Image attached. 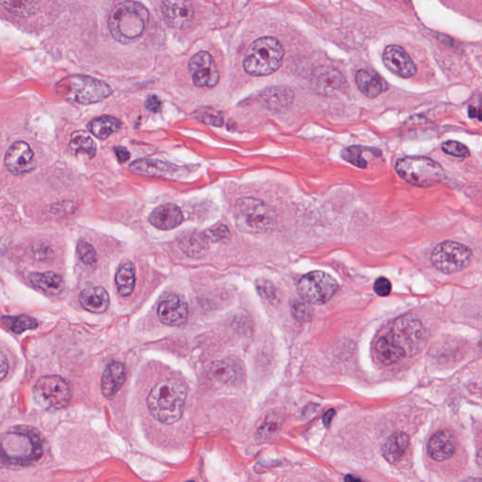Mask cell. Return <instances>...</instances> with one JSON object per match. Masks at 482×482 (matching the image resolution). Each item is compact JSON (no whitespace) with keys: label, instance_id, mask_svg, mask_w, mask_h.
I'll return each mask as SVG.
<instances>
[{"label":"cell","instance_id":"ee69618b","mask_svg":"<svg viewBox=\"0 0 482 482\" xmlns=\"http://www.w3.org/2000/svg\"><path fill=\"white\" fill-rule=\"evenodd\" d=\"M146 109L151 113H158L161 111L162 103L161 99L156 95H151L145 102Z\"/></svg>","mask_w":482,"mask_h":482},{"label":"cell","instance_id":"8992f818","mask_svg":"<svg viewBox=\"0 0 482 482\" xmlns=\"http://www.w3.org/2000/svg\"><path fill=\"white\" fill-rule=\"evenodd\" d=\"M58 92L70 102L90 105L105 100L113 93L110 85L95 77L72 76L58 84Z\"/></svg>","mask_w":482,"mask_h":482},{"label":"cell","instance_id":"2e32d148","mask_svg":"<svg viewBox=\"0 0 482 482\" xmlns=\"http://www.w3.org/2000/svg\"><path fill=\"white\" fill-rule=\"evenodd\" d=\"M159 321L168 326H181L188 318L186 303L175 293L165 295L158 307Z\"/></svg>","mask_w":482,"mask_h":482},{"label":"cell","instance_id":"d6a6232c","mask_svg":"<svg viewBox=\"0 0 482 482\" xmlns=\"http://www.w3.org/2000/svg\"><path fill=\"white\" fill-rule=\"evenodd\" d=\"M367 154L380 156V151L378 149L364 147V146H350L342 151V158L354 166L366 169L367 166Z\"/></svg>","mask_w":482,"mask_h":482},{"label":"cell","instance_id":"d6986e66","mask_svg":"<svg viewBox=\"0 0 482 482\" xmlns=\"http://www.w3.org/2000/svg\"><path fill=\"white\" fill-rule=\"evenodd\" d=\"M210 374L216 382L225 385H236L244 380V369L238 361L223 359L210 367Z\"/></svg>","mask_w":482,"mask_h":482},{"label":"cell","instance_id":"4dcf8cb0","mask_svg":"<svg viewBox=\"0 0 482 482\" xmlns=\"http://www.w3.org/2000/svg\"><path fill=\"white\" fill-rule=\"evenodd\" d=\"M135 283V266L130 261H127L120 266L115 275V284L119 294L122 297L129 296L134 290Z\"/></svg>","mask_w":482,"mask_h":482},{"label":"cell","instance_id":"74e56055","mask_svg":"<svg viewBox=\"0 0 482 482\" xmlns=\"http://www.w3.org/2000/svg\"><path fill=\"white\" fill-rule=\"evenodd\" d=\"M197 118L202 122L213 127H222L223 124V114L219 111L212 110V109H204L199 111Z\"/></svg>","mask_w":482,"mask_h":482},{"label":"cell","instance_id":"52a82bcc","mask_svg":"<svg viewBox=\"0 0 482 482\" xmlns=\"http://www.w3.org/2000/svg\"><path fill=\"white\" fill-rule=\"evenodd\" d=\"M396 172L406 182L420 188L436 185L444 175L440 164L425 156H406L399 159L396 164Z\"/></svg>","mask_w":482,"mask_h":482},{"label":"cell","instance_id":"cb8c5ba5","mask_svg":"<svg viewBox=\"0 0 482 482\" xmlns=\"http://www.w3.org/2000/svg\"><path fill=\"white\" fill-rule=\"evenodd\" d=\"M356 83L359 90L369 98L379 97L388 89L385 79L370 69H360L356 74Z\"/></svg>","mask_w":482,"mask_h":482},{"label":"cell","instance_id":"d4e9b609","mask_svg":"<svg viewBox=\"0 0 482 482\" xmlns=\"http://www.w3.org/2000/svg\"><path fill=\"white\" fill-rule=\"evenodd\" d=\"M82 307L95 314L105 312L110 305V295L102 287H88L79 295Z\"/></svg>","mask_w":482,"mask_h":482},{"label":"cell","instance_id":"60d3db41","mask_svg":"<svg viewBox=\"0 0 482 482\" xmlns=\"http://www.w3.org/2000/svg\"><path fill=\"white\" fill-rule=\"evenodd\" d=\"M204 233L207 239L212 242L225 241V239H228L231 236L230 232H229L228 228L225 225H220L217 226V227L209 229V230L204 232Z\"/></svg>","mask_w":482,"mask_h":482},{"label":"cell","instance_id":"ab89813d","mask_svg":"<svg viewBox=\"0 0 482 482\" xmlns=\"http://www.w3.org/2000/svg\"><path fill=\"white\" fill-rule=\"evenodd\" d=\"M258 294L266 300H273L275 298V287L267 279L259 278L255 282Z\"/></svg>","mask_w":482,"mask_h":482},{"label":"cell","instance_id":"ac0fdd59","mask_svg":"<svg viewBox=\"0 0 482 482\" xmlns=\"http://www.w3.org/2000/svg\"><path fill=\"white\" fill-rule=\"evenodd\" d=\"M130 170L143 177L175 178L180 172V168L156 159H140L132 162Z\"/></svg>","mask_w":482,"mask_h":482},{"label":"cell","instance_id":"bcb514c9","mask_svg":"<svg viewBox=\"0 0 482 482\" xmlns=\"http://www.w3.org/2000/svg\"><path fill=\"white\" fill-rule=\"evenodd\" d=\"M469 116L471 118H475L479 120H482V111L481 109L476 108V106H470L469 108Z\"/></svg>","mask_w":482,"mask_h":482},{"label":"cell","instance_id":"8d00e7d4","mask_svg":"<svg viewBox=\"0 0 482 482\" xmlns=\"http://www.w3.org/2000/svg\"><path fill=\"white\" fill-rule=\"evenodd\" d=\"M77 252L82 262L87 266H93L97 261V252L93 245L85 241H79L77 245Z\"/></svg>","mask_w":482,"mask_h":482},{"label":"cell","instance_id":"6da1fadb","mask_svg":"<svg viewBox=\"0 0 482 482\" xmlns=\"http://www.w3.org/2000/svg\"><path fill=\"white\" fill-rule=\"evenodd\" d=\"M42 456L39 431L31 426L10 428L2 434L1 457L8 465L29 466L38 463Z\"/></svg>","mask_w":482,"mask_h":482},{"label":"cell","instance_id":"5bb4252c","mask_svg":"<svg viewBox=\"0 0 482 482\" xmlns=\"http://www.w3.org/2000/svg\"><path fill=\"white\" fill-rule=\"evenodd\" d=\"M5 165L13 175L28 174L35 167V154L31 146L23 140L13 143L5 154Z\"/></svg>","mask_w":482,"mask_h":482},{"label":"cell","instance_id":"44dd1931","mask_svg":"<svg viewBox=\"0 0 482 482\" xmlns=\"http://www.w3.org/2000/svg\"><path fill=\"white\" fill-rule=\"evenodd\" d=\"M456 447V439L453 434L449 431H440L428 441V451L433 460L444 462L453 456Z\"/></svg>","mask_w":482,"mask_h":482},{"label":"cell","instance_id":"ffe728a7","mask_svg":"<svg viewBox=\"0 0 482 482\" xmlns=\"http://www.w3.org/2000/svg\"><path fill=\"white\" fill-rule=\"evenodd\" d=\"M183 213L174 204H162L154 209L149 216V223L161 230H172L182 223Z\"/></svg>","mask_w":482,"mask_h":482},{"label":"cell","instance_id":"4316f807","mask_svg":"<svg viewBox=\"0 0 482 482\" xmlns=\"http://www.w3.org/2000/svg\"><path fill=\"white\" fill-rule=\"evenodd\" d=\"M29 281L31 284L40 291L45 294L56 295L61 294L65 289V281L58 274L53 271L47 273H33L29 274Z\"/></svg>","mask_w":482,"mask_h":482},{"label":"cell","instance_id":"e0dca14e","mask_svg":"<svg viewBox=\"0 0 482 482\" xmlns=\"http://www.w3.org/2000/svg\"><path fill=\"white\" fill-rule=\"evenodd\" d=\"M383 63L396 76L409 79L417 74V66L405 49L399 45H388L383 55Z\"/></svg>","mask_w":482,"mask_h":482},{"label":"cell","instance_id":"7402d4cb","mask_svg":"<svg viewBox=\"0 0 482 482\" xmlns=\"http://www.w3.org/2000/svg\"><path fill=\"white\" fill-rule=\"evenodd\" d=\"M127 378L126 367L120 362H113L106 367L101 380V389L104 396L113 399L121 389Z\"/></svg>","mask_w":482,"mask_h":482},{"label":"cell","instance_id":"f546056e","mask_svg":"<svg viewBox=\"0 0 482 482\" xmlns=\"http://www.w3.org/2000/svg\"><path fill=\"white\" fill-rule=\"evenodd\" d=\"M122 122L113 116H101L92 120L88 124L90 134L100 140H106L111 134L121 129Z\"/></svg>","mask_w":482,"mask_h":482},{"label":"cell","instance_id":"f6af8a7d","mask_svg":"<svg viewBox=\"0 0 482 482\" xmlns=\"http://www.w3.org/2000/svg\"><path fill=\"white\" fill-rule=\"evenodd\" d=\"M114 152H115L117 159H118L120 163H126L130 159V153L127 148L122 147V146H117V147L114 148Z\"/></svg>","mask_w":482,"mask_h":482},{"label":"cell","instance_id":"83f0119b","mask_svg":"<svg viewBox=\"0 0 482 482\" xmlns=\"http://www.w3.org/2000/svg\"><path fill=\"white\" fill-rule=\"evenodd\" d=\"M410 444V437L406 433L398 431L385 441L383 447V455L390 463H396L404 456Z\"/></svg>","mask_w":482,"mask_h":482},{"label":"cell","instance_id":"c3c4849f","mask_svg":"<svg viewBox=\"0 0 482 482\" xmlns=\"http://www.w3.org/2000/svg\"><path fill=\"white\" fill-rule=\"evenodd\" d=\"M335 411L334 410H330L329 412H327L326 414L324 415L323 417V423L325 426H329L331 424L332 418L335 417Z\"/></svg>","mask_w":482,"mask_h":482},{"label":"cell","instance_id":"603a6c76","mask_svg":"<svg viewBox=\"0 0 482 482\" xmlns=\"http://www.w3.org/2000/svg\"><path fill=\"white\" fill-rule=\"evenodd\" d=\"M209 241L204 233L191 231L179 236L178 245L186 257L193 259H200L206 257L209 252Z\"/></svg>","mask_w":482,"mask_h":482},{"label":"cell","instance_id":"5b68a950","mask_svg":"<svg viewBox=\"0 0 482 482\" xmlns=\"http://www.w3.org/2000/svg\"><path fill=\"white\" fill-rule=\"evenodd\" d=\"M236 226L244 233L262 234L273 230L276 225L275 212L265 202L255 198H241L234 209Z\"/></svg>","mask_w":482,"mask_h":482},{"label":"cell","instance_id":"7a4b0ae2","mask_svg":"<svg viewBox=\"0 0 482 482\" xmlns=\"http://www.w3.org/2000/svg\"><path fill=\"white\" fill-rule=\"evenodd\" d=\"M186 399V388L180 380H162L152 388L147 396V407L152 417L162 424L172 425L182 417Z\"/></svg>","mask_w":482,"mask_h":482},{"label":"cell","instance_id":"30bf717a","mask_svg":"<svg viewBox=\"0 0 482 482\" xmlns=\"http://www.w3.org/2000/svg\"><path fill=\"white\" fill-rule=\"evenodd\" d=\"M297 289L306 302L323 305L335 296L338 290V283L330 274L316 271L303 275L298 283Z\"/></svg>","mask_w":482,"mask_h":482},{"label":"cell","instance_id":"e575fe53","mask_svg":"<svg viewBox=\"0 0 482 482\" xmlns=\"http://www.w3.org/2000/svg\"><path fill=\"white\" fill-rule=\"evenodd\" d=\"M2 6L18 17H28L38 10L37 0H1Z\"/></svg>","mask_w":482,"mask_h":482},{"label":"cell","instance_id":"4fadbf2b","mask_svg":"<svg viewBox=\"0 0 482 482\" xmlns=\"http://www.w3.org/2000/svg\"><path fill=\"white\" fill-rule=\"evenodd\" d=\"M188 70L196 87L212 88L219 82V70L209 52L201 51L194 55L188 63Z\"/></svg>","mask_w":482,"mask_h":482},{"label":"cell","instance_id":"7dc6e473","mask_svg":"<svg viewBox=\"0 0 482 482\" xmlns=\"http://www.w3.org/2000/svg\"><path fill=\"white\" fill-rule=\"evenodd\" d=\"M8 369H9V364H8V362L6 360V358H5L4 354L2 353V355H1V378H2V379H4V378L6 377Z\"/></svg>","mask_w":482,"mask_h":482},{"label":"cell","instance_id":"1f68e13d","mask_svg":"<svg viewBox=\"0 0 482 482\" xmlns=\"http://www.w3.org/2000/svg\"><path fill=\"white\" fill-rule=\"evenodd\" d=\"M69 146L74 152H83L88 154L90 159H93L97 154V145L90 137V133L84 130H77L72 133Z\"/></svg>","mask_w":482,"mask_h":482},{"label":"cell","instance_id":"d590c367","mask_svg":"<svg viewBox=\"0 0 482 482\" xmlns=\"http://www.w3.org/2000/svg\"><path fill=\"white\" fill-rule=\"evenodd\" d=\"M291 314L296 321L300 322H307L311 321L313 316V311L309 303L306 300H293L291 305Z\"/></svg>","mask_w":482,"mask_h":482},{"label":"cell","instance_id":"7c38bea8","mask_svg":"<svg viewBox=\"0 0 482 482\" xmlns=\"http://www.w3.org/2000/svg\"><path fill=\"white\" fill-rule=\"evenodd\" d=\"M311 84L315 92L324 97H335L348 90V82L339 71L331 66H321L313 72Z\"/></svg>","mask_w":482,"mask_h":482},{"label":"cell","instance_id":"836d02e7","mask_svg":"<svg viewBox=\"0 0 482 482\" xmlns=\"http://www.w3.org/2000/svg\"><path fill=\"white\" fill-rule=\"evenodd\" d=\"M1 322L5 328L13 332V334H22L28 330H34L39 326L38 321L35 319L26 315L3 316Z\"/></svg>","mask_w":482,"mask_h":482},{"label":"cell","instance_id":"b9f144b4","mask_svg":"<svg viewBox=\"0 0 482 482\" xmlns=\"http://www.w3.org/2000/svg\"><path fill=\"white\" fill-rule=\"evenodd\" d=\"M392 290L391 282L385 277H380L374 284V291L380 297L388 296Z\"/></svg>","mask_w":482,"mask_h":482},{"label":"cell","instance_id":"277c9868","mask_svg":"<svg viewBox=\"0 0 482 482\" xmlns=\"http://www.w3.org/2000/svg\"><path fill=\"white\" fill-rule=\"evenodd\" d=\"M284 55L283 47L278 40L273 37L255 40L245 56L244 70L252 76H268L281 67Z\"/></svg>","mask_w":482,"mask_h":482},{"label":"cell","instance_id":"7bdbcfd3","mask_svg":"<svg viewBox=\"0 0 482 482\" xmlns=\"http://www.w3.org/2000/svg\"><path fill=\"white\" fill-rule=\"evenodd\" d=\"M280 426V422L273 418H268L266 423H264L263 427L259 428V433L262 435H268V434L274 433L277 430H278Z\"/></svg>","mask_w":482,"mask_h":482},{"label":"cell","instance_id":"8fae6325","mask_svg":"<svg viewBox=\"0 0 482 482\" xmlns=\"http://www.w3.org/2000/svg\"><path fill=\"white\" fill-rule=\"evenodd\" d=\"M404 351L407 355H414L424 347L427 332L421 322L411 316L396 319L393 328L388 332Z\"/></svg>","mask_w":482,"mask_h":482},{"label":"cell","instance_id":"9c48e42d","mask_svg":"<svg viewBox=\"0 0 482 482\" xmlns=\"http://www.w3.org/2000/svg\"><path fill=\"white\" fill-rule=\"evenodd\" d=\"M472 251L462 243L455 241H444L434 248L431 255V262L441 273L451 274L459 273L469 265L472 259Z\"/></svg>","mask_w":482,"mask_h":482},{"label":"cell","instance_id":"f35d334b","mask_svg":"<svg viewBox=\"0 0 482 482\" xmlns=\"http://www.w3.org/2000/svg\"><path fill=\"white\" fill-rule=\"evenodd\" d=\"M442 150L450 156L456 158H466L469 156V150L463 143L455 142V140H447L442 145Z\"/></svg>","mask_w":482,"mask_h":482},{"label":"cell","instance_id":"9a60e30c","mask_svg":"<svg viewBox=\"0 0 482 482\" xmlns=\"http://www.w3.org/2000/svg\"><path fill=\"white\" fill-rule=\"evenodd\" d=\"M161 12L165 21L172 29L188 28L194 18L191 0H161Z\"/></svg>","mask_w":482,"mask_h":482},{"label":"cell","instance_id":"484cf974","mask_svg":"<svg viewBox=\"0 0 482 482\" xmlns=\"http://www.w3.org/2000/svg\"><path fill=\"white\" fill-rule=\"evenodd\" d=\"M376 353L379 360L385 366L398 363L407 356L406 351L393 339L389 334L383 335L378 340Z\"/></svg>","mask_w":482,"mask_h":482},{"label":"cell","instance_id":"f1b7e54d","mask_svg":"<svg viewBox=\"0 0 482 482\" xmlns=\"http://www.w3.org/2000/svg\"><path fill=\"white\" fill-rule=\"evenodd\" d=\"M261 98L270 110L280 111L291 105L294 93L284 87H271L264 90Z\"/></svg>","mask_w":482,"mask_h":482},{"label":"cell","instance_id":"3957f363","mask_svg":"<svg viewBox=\"0 0 482 482\" xmlns=\"http://www.w3.org/2000/svg\"><path fill=\"white\" fill-rule=\"evenodd\" d=\"M149 22V13L143 5L126 0L116 5L109 17V31L115 41L129 45L145 33Z\"/></svg>","mask_w":482,"mask_h":482},{"label":"cell","instance_id":"ba28073f","mask_svg":"<svg viewBox=\"0 0 482 482\" xmlns=\"http://www.w3.org/2000/svg\"><path fill=\"white\" fill-rule=\"evenodd\" d=\"M33 396L42 408L61 410L70 403L72 390L67 380L63 377L47 375L37 380Z\"/></svg>","mask_w":482,"mask_h":482}]
</instances>
